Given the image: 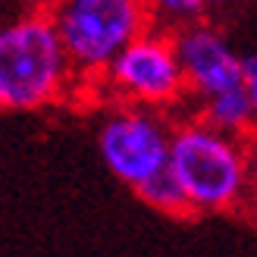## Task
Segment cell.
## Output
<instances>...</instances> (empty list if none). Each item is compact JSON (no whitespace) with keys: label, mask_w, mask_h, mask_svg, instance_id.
I'll use <instances>...</instances> for the list:
<instances>
[{"label":"cell","mask_w":257,"mask_h":257,"mask_svg":"<svg viewBox=\"0 0 257 257\" xmlns=\"http://www.w3.org/2000/svg\"><path fill=\"white\" fill-rule=\"evenodd\" d=\"M166 170L182 188L191 213L232 210L245 201L251 185V157L245 138L226 135L201 116L173 128Z\"/></svg>","instance_id":"obj_1"},{"label":"cell","mask_w":257,"mask_h":257,"mask_svg":"<svg viewBox=\"0 0 257 257\" xmlns=\"http://www.w3.org/2000/svg\"><path fill=\"white\" fill-rule=\"evenodd\" d=\"M72 75L47 13L0 22V110H44L69 91Z\"/></svg>","instance_id":"obj_2"},{"label":"cell","mask_w":257,"mask_h":257,"mask_svg":"<svg viewBox=\"0 0 257 257\" xmlns=\"http://www.w3.org/2000/svg\"><path fill=\"white\" fill-rule=\"evenodd\" d=\"M47 19L79 75H104L125 44L154 29L145 0H54Z\"/></svg>","instance_id":"obj_3"},{"label":"cell","mask_w":257,"mask_h":257,"mask_svg":"<svg viewBox=\"0 0 257 257\" xmlns=\"http://www.w3.org/2000/svg\"><path fill=\"white\" fill-rule=\"evenodd\" d=\"M173 125L160 110L122 104L97 128V151L107 170L128 188H141L166 170Z\"/></svg>","instance_id":"obj_4"},{"label":"cell","mask_w":257,"mask_h":257,"mask_svg":"<svg viewBox=\"0 0 257 257\" xmlns=\"http://www.w3.org/2000/svg\"><path fill=\"white\" fill-rule=\"evenodd\" d=\"M104 79L110 91L132 107L166 110L185 97V82L173 41L157 29L141 32L132 44H125L104 69Z\"/></svg>","instance_id":"obj_5"},{"label":"cell","mask_w":257,"mask_h":257,"mask_svg":"<svg viewBox=\"0 0 257 257\" xmlns=\"http://www.w3.org/2000/svg\"><path fill=\"white\" fill-rule=\"evenodd\" d=\"M179 69H182L185 94L207 100L220 91H229L241 82V54L229 44V38L210 22H188L170 35Z\"/></svg>","instance_id":"obj_6"},{"label":"cell","mask_w":257,"mask_h":257,"mask_svg":"<svg viewBox=\"0 0 257 257\" xmlns=\"http://www.w3.org/2000/svg\"><path fill=\"white\" fill-rule=\"evenodd\" d=\"M254 116H257V88L251 85H235L229 91L213 94L204 100V110H201V119L207 125L235 138H245L251 132Z\"/></svg>","instance_id":"obj_7"},{"label":"cell","mask_w":257,"mask_h":257,"mask_svg":"<svg viewBox=\"0 0 257 257\" xmlns=\"http://www.w3.org/2000/svg\"><path fill=\"white\" fill-rule=\"evenodd\" d=\"M135 195L145 201V204H151L154 210H160V213H170V216H185V213H191L188 204H185L182 188H179V182L173 179L170 170H163V173H157L154 179H148L141 188H135Z\"/></svg>","instance_id":"obj_8"},{"label":"cell","mask_w":257,"mask_h":257,"mask_svg":"<svg viewBox=\"0 0 257 257\" xmlns=\"http://www.w3.org/2000/svg\"><path fill=\"white\" fill-rule=\"evenodd\" d=\"M151 25H157V32H176L188 22L204 19V4L201 0H145Z\"/></svg>","instance_id":"obj_9"},{"label":"cell","mask_w":257,"mask_h":257,"mask_svg":"<svg viewBox=\"0 0 257 257\" xmlns=\"http://www.w3.org/2000/svg\"><path fill=\"white\" fill-rule=\"evenodd\" d=\"M201 4H204V10H226V7L241 4V0H201Z\"/></svg>","instance_id":"obj_10"}]
</instances>
